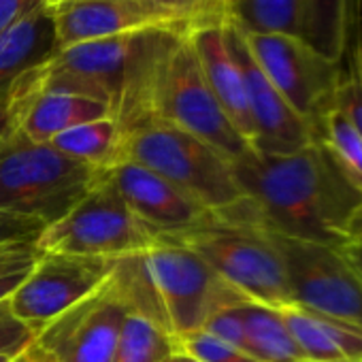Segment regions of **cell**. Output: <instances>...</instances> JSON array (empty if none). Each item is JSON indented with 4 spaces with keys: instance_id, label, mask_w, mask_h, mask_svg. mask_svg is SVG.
I'll list each match as a JSON object with an SVG mask.
<instances>
[{
    "instance_id": "cell-1",
    "label": "cell",
    "mask_w": 362,
    "mask_h": 362,
    "mask_svg": "<svg viewBox=\"0 0 362 362\" xmlns=\"http://www.w3.org/2000/svg\"><path fill=\"white\" fill-rule=\"evenodd\" d=\"M233 175L260 224L279 237L345 247L362 226V188L317 139L286 156L252 149L233 160Z\"/></svg>"
},
{
    "instance_id": "cell-2",
    "label": "cell",
    "mask_w": 362,
    "mask_h": 362,
    "mask_svg": "<svg viewBox=\"0 0 362 362\" xmlns=\"http://www.w3.org/2000/svg\"><path fill=\"white\" fill-rule=\"evenodd\" d=\"M177 35L136 33L58 49L16 83L30 92H60L107 105L117 122L136 109L147 79Z\"/></svg>"
},
{
    "instance_id": "cell-3",
    "label": "cell",
    "mask_w": 362,
    "mask_h": 362,
    "mask_svg": "<svg viewBox=\"0 0 362 362\" xmlns=\"http://www.w3.org/2000/svg\"><path fill=\"white\" fill-rule=\"evenodd\" d=\"M170 239L199 254L228 286L243 296L284 307L292 305L281 250L267 230L250 199L209 211L194 228Z\"/></svg>"
},
{
    "instance_id": "cell-4",
    "label": "cell",
    "mask_w": 362,
    "mask_h": 362,
    "mask_svg": "<svg viewBox=\"0 0 362 362\" xmlns=\"http://www.w3.org/2000/svg\"><path fill=\"white\" fill-rule=\"evenodd\" d=\"M164 119L216 147L230 162L252 151L214 96L190 37H177L158 58L134 113L119 126Z\"/></svg>"
},
{
    "instance_id": "cell-5",
    "label": "cell",
    "mask_w": 362,
    "mask_h": 362,
    "mask_svg": "<svg viewBox=\"0 0 362 362\" xmlns=\"http://www.w3.org/2000/svg\"><path fill=\"white\" fill-rule=\"evenodd\" d=\"M105 170L79 164L49 143L13 132L0 143V214L49 226L64 218Z\"/></svg>"
},
{
    "instance_id": "cell-6",
    "label": "cell",
    "mask_w": 362,
    "mask_h": 362,
    "mask_svg": "<svg viewBox=\"0 0 362 362\" xmlns=\"http://www.w3.org/2000/svg\"><path fill=\"white\" fill-rule=\"evenodd\" d=\"M122 160L158 173L209 211L243 197L224 153L164 119L147 117L122 128Z\"/></svg>"
},
{
    "instance_id": "cell-7",
    "label": "cell",
    "mask_w": 362,
    "mask_h": 362,
    "mask_svg": "<svg viewBox=\"0 0 362 362\" xmlns=\"http://www.w3.org/2000/svg\"><path fill=\"white\" fill-rule=\"evenodd\" d=\"M156 237L132 216L107 175L58 222L45 226L35 247L39 254L122 258L145 252Z\"/></svg>"
},
{
    "instance_id": "cell-8",
    "label": "cell",
    "mask_w": 362,
    "mask_h": 362,
    "mask_svg": "<svg viewBox=\"0 0 362 362\" xmlns=\"http://www.w3.org/2000/svg\"><path fill=\"white\" fill-rule=\"evenodd\" d=\"M275 239L284 256L292 305L362 328V273L347 252L279 235Z\"/></svg>"
},
{
    "instance_id": "cell-9",
    "label": "cell",
    "mask_w": 362,
    "mask_h": 362,
    "mask_svg": "<svg viewBox=\"0 0 362 362\" xmlns=\"http://www.w3.org/2000/svg\"><path fill=\"white\" fill-rule=\"evenodd\" d=\"M147 260L175 339L201 330L214 311L247 298L228 286L199 254L170 237H158L147 250Z\"/></svg>"
},
{
    "instance_id": "cell-10",
    "label": "cell",
    "mask_w": 362,
    "mask_h": 362,
    "mask_svg": "<svg viewBox=\"0 0 362 362\" xmlns=\"http://www.w3.org/2000/svg\"><path fill=\"white\" fill-rule=\"evenodd\" d=\"M241 28V26H239ZM243 33L247 49L288 105L311 126L332 107L341 69L294 35Z\"/></svg>"
},
{
    "instance_id": "cell-11",
    "label": "cell",
    "mask_w": 362,
    "mask_h": 362,
    "mask_svg": "<svg viewBox=\"0 0 362 362\" xmlns=\"http://www.w3.org/2000/svg\"><path fill=\"white\" fill-rule=\"evenodd\" d=\"M58 49L136 33L192 37L201 26L149 0H45Z\"/></svg>"
},
{
    "instance_id": "cell-12",
    "label": "cell",
    "mask_w": 362,
    "mask_h": 362,
    "mask_svg": "<svg viewBox=\"0 0 362 362\" xmlns=\"http://www.w3.org/2000/svg\"><path fill=\"white\" fill-rule=\"evenodd\" d=\"M113 267L115 258L39 254L24 281L11 294L9 307L24 324L39 332L64 311L98 292L111 277Z\"/></svg>"
},
{
    "instance_id": "cell-13",
    "label": "cell",
    "mask_w": 362,
    "mask_h": 362,
    "mask_svg": "<svg viewBox=\"0 0 362 362\" xmlns=\"http://www.w3.org/2000/svg\"><path fill=\"white\" fill-rule=\"evenodd\" d=\"M128 315L126 305L105 284L41 328L33 349L47 362H111Z\"/></svg>"
},
{
    "instance_id": "cell-14",
    "label": "cell",
    "mask_w": 362,
    "mask_h": 362,
    "mask_svg": "<svg viewBox=\"0 0 362 362\" xmlns=\"http://www.w3.org/2000/svg\"><path fill=\"white\" fill-rule=\"evenodd\" d=\"M224 37L245 81L254 122V151L260 156H286L309 145L313 141V128L288 105L260 71L235 20L224 24Z\"/></svg>"
},
{
    "instance_id": "cell-15",
    "label": "cell",
    "mask_w": 362,
    "mask_h": 362,
    "mask_svg": "<svg viewBox=\"0 0 362 362\" xmlns=\"http://www.w3.org/2000/svg\"><path fill=\"white\" fill-rule=\"evenodd\" d=\"M105 175L132 216L156 239L186 233L209 214L190 194L136 162L119 160Z\"/></svg>"
},
{
    "instance_id": "cell-16",
    "label": "cell",
    "mask_w": 362,
    "mask_h": 362,
    "mask_svg": "<svg viewBox=\"0 0 362 362\" xmlns=\"http://www.w3.org/2000/svg\"><path fill=\"white\" fill-rule=\"evenodd\" d=\"M13 128L35 143H52L58 134L103 117H115L113 111L92 98L60 94V92H30L11 86Z\"/></svg>"
},
{
    "instance_id": "cell-17",
    "label": "cell",
    "mask_w": 362,
    "mask_h": 362,
    "mask_svg": "<svg viewBox=\"0 0 362 362\" xmlns=\"http://www.w3.org/2000/svg\"><path fill=\"white\" fill-rule=\"evenodd\" d=\"M194 52L199 56L203 75L218 98L220 107L233 122V126L239 130V134L254 145V122L250 113L245 81L241 75V69L226 43L224 26L205 28L190 37ZM254 149V147H252Z\"/></svg>"
},
{
    "instance_id": "cell-18",
    "label": "cell",
    "mask_w": 362,
    "mask_h": 362,
    "mask_svg": "<svg viewBox=\"0 0 362 362\" xmlns=\"http://www.w3.org/2000/svg\"><path fill=\"white\" fill-rule=\"evenodd\" d=\"M58 52L56 30L45 3L0 33V94L22 75L47 62Z\"/></svg>"
},
{
    "instance_id": "cell-19",
    "label": "cell",
    "mask_w": 362,
    "mask_h": 362,
    "mask_svg": "<svg viewBox=\"0 0 362 362\" xmlns=\"http://www.w3.org/2000/svg\"><path fill=\"white\" fill-rule=\"evenodd\" d=\"M245 326V349L260 362H307L290 334L279 307L252 298L239 303Z\"/></svg>"
},
{
    "instance_id": "cell-20",
    "label": "cell",
    "mask_w": 362,
    "mask_h": 362,
    "mask_svg": "<svg viewBox=\"0 0 362 362\" xmlns=\"http://www.w3.org/2000/svg\"><path fill=\"white\" fill-rule=\"evenodd\" d=\"M107 284L132 315L145 317L156 326L168 330L160 290L147 260V250L115 258V267Z\"/></svg>"
},
{
    "instance_id": "cell-21",
    "label": "cell",
    "mask_w": 362,
    "mask_h": 362,
    "mask_svg": "<svg viewBox=\"0 0 362 362\" xmlns=\"http://www.w3.org/2000/svg\"><path fill=\"white\" fill-rule=\"evenodd\" d=\"M351 20L354 0H303L300 39L339 64L347 47Z\"/></svg>"
},
{
    "instance_id": "cell-22",
    "label": "cell",
    "mask_w": 362,
    "mask_h": 362,
    "mask_svg": "<svg viewBox=\"0 0 362 362\" xmlns=\"http://www.w3.org/2000/svg\"><path fill=\"white\" fill-rule=\"evenodd\" d=\"M49 145L79 164L109 170L122 160V126L115 117H103L58 134Z\"/></svg>"
},
{
    "instance_id": "cell-23",
    "label": "cell",
    "mask_w": 362,
    "mask_h": 362,
    "mask_svg": "<svg viewBox=\"0 0 362 362\" xmlns=\"http://www.w3.org/2000/svg\"><path fill=\"white\" fill-rule=\"evenodd\" d=\"M233 20L245 33L300 37L303 0H235Z\"/></svg>"
},
{
    "instance_id": "cell-24",
    "label": "cell",
    "mask_w": 362,
    "mask_h": 362,
    "mask_svg": "<svg viewBox=\"0 0 362 362\" xmlns=\"http://www.w3.org/2000/svg\"><path fill=\"white\" fill-rule=\"evenodd\" d=\"M179 351V341L153 322L128 315L111 362H164L168 356Z\"/></svg>"
},
{
    "instance_id": "cell-25",
    "label": "cell",
    "mask_w": 362,
    "mask_h": 362,
    "mask_svg": "<svg viewBox=\"0 0 362 362\" xmlns=\"http://www.w3.org/2000/svg\"><path fill=\"white\" fill-rule=\"evenodd\" d=\"M279 311L307 362H347L345 354L332 339L324 315L298 305H284Z\"/></svg>"
},
{
    "instance_id": "cell-26",
    "label": "cell",
    "mask_w": 362,
    "mask_h": 362,
    "mask_svg": "<svg viewBox=\"0 0 362 362\" xmlns=\"http://www.w3.org/2000/svg\"><path fill=\"white\" fill-rule=\"evenodd\" d=\"M313 139L334 156L345 173L362 188V136L334 105L315 124Z\"/></svg>"
},
{
    "instance_id": "cell-27",
    "label": "cell",
    "mask_w": 362,
    "mask_h": 362,
    "mask_svg": "<svg viewBox=\"0 0 362 362\" xmlns=\"http://www.w3.org/2000/svg\"><path fill=\"white\" fill-rule=\"evenodd\" d=\"M149 3L197 22L201 30L228 24L235 7V0H149Z\"/></svg>"
},
{
    "instance_id": "cell-28",
    "label": "cell",
    "mask_w": 362,
    "mask_h": 362,
    "mask_svg": "<svg viewBox=\"0 0 362 362\" xmlns=\"http://www.w3.org/2000/svg\"><path fill=\"white\" fill-rule=\"evenodd\" d=\"M177 341H179L181 351L190 354L192 358H197L201 362H260L245 349L228 345V343L207 334L205 330H197V332L186 334Z\"/></svg>"
},
{
    "instance_id": "cell-29",
    "label": "cell",
    "mask_w": 362,
    "mask_h": 362,
    "mask_svg": "<svg viewBox=\"0 0 362 362\" xmlns=\"http://www.w3.org/2000/svg\"><path fill=\"white\" fill-rule=\"evenodd\" d=\"M332 105L354 124V128L362 136V62L356 54L349 71L341 75Z\"/></svg>"
},
{
    "instance_id": "cell-30",
    "label": "cell",
    "mask_w": 362,
    "mask_h": 362,
    "mask_svg": "<svg viewBox=\"0 0 362 362\" xmlns=\"http://www.w3.org/2000/svg\"><path fill=\"white\" fill-rule=\"evenodd\" d=\"M37 332L24 324L9 307V300L0 303V358H16L35 343Z\"/></svg>"
},
{
    "instance_id": "cell-31",
    "label": "cell",
    "mask_w": 362,
    "mask_h": 362,
    "mask_svg": "<svg viewBox=\"0 0 362 362\" xmlns=\"http://www.w3.org/2000/svg\"><path fill=\"white\" fill-rule=\"evenodd\" d=\"M239 303L226 305V307L214 311L207 317V322L203 324L201 330H205L207 334H211V337H216V339H220V341H224L228 345L245 349V326H243V317H241V311H239Z\"/></svg>"
},
{
    "instance_id": "cell-32",
    "label": "cell",
    "mask_w": 362,
    "mask_h": 362,
    "mask_svg": "<svg viewBox=\"0 0 362 362\" xmlns=\"http://www.w3.org/2000/svg\"><path fill=\"white\" fill-rule=\"evenodd\" d=\"M43 230L45 226L37 220L0 214V247L20 245V243H37Z\"/></svg>"
},
{
    "instance_id": "cell-33",
    "label": "cell",
    "mask_w": 362,
    "mask_h": 362,
    "mask_svg": "<svg viewBox=\"0 0 362 362\" xmlns=\"http://www.w3.org/2000/svg\"><path fill=\"white\" fill-rule=\"evenodd\" d=\"M45 0H0V33L33 13Z\"/></svg>"
},
{
    "instance_id": "cell-34",
    "label": "cell",
    "mask_w": 362,
    "mask_h": 362,
    "mask_svg": "<svg viewBox=\"0 0 362 362\" xmlns=\"http://www.w3.org/2000/svg\"><path fill=\"white\" fill-rule=\"evenodd\" d=\"M39 256L35 243H20V245H5L0 247V271H7L11 267L30 262Z\"/></svg>"
},
{
    "instance_id": "cell-35",
    "label": "cell",
    "mask_w": 362,
    "mask_h": 362,
    "mask_svg": "<svg viewBox=\"0 0 362 362\" xmlns=\"http://www.w3.org/2000/svg\"><path fill=\"white\" fill-rule=\"evenodd\" d=\"M39 258V256H37ZM35 258V260H37ZM35 260L30 262H24V264H18V267H11L7 271H0V303H5L11 298V294L18 290V286L24 281V277L28 275V271L33 269Z\"/></svg>"
},
{
    "instance_id": "cell-36",
    "label": "cell",
    "mask_w": 362,
    "mask_h": 362,
    "mask_svg": "<svg viewBox=\"0 0 362 362\" xmlns=\"http://www.w3.org/2000/svg\"><path fill=\"white\" fill-rule=\"evenodd\" d=\"M13 132V111H11V88L0 94V143Z\"/></svg>"
},
{
    "instance_id": "cell-37",
    "label": "cell",
    "mask_w": 362,
    "mask_h": 362,
    "mask_svg": "<svg viewBox=\"0 0 362 362\" xmlns=\"http://www.w3.org/2000/svg\"><path fill=\"white\" fill-rule=\"evenodd\" d=\"M343 250L347 252V256L354 260V264H356V267H358V271L362 273V247H360V245H356V243H347Z\"/></svg>"
},
{
    "instance_id": "cell-38",
    "label": "cell",
    "mask_w": 362,
    "mask_h": 362,
    "mask_svg": "<svg viewBox=\"0 0 362 362\" xmlns=\"http://www.w3.org/2000/svg\"><path fill=\"white\" fill-rule=\"evenodd\" d=\"M13 362H47L45 358H41L35 349H33V345L24 351V354H20Z\"/></svg>"
},
{
    "instance_id": "cell-39",
    "label": "cell",
    "mask_w": 362,
    "mask_h": 362,
    "mask_svg": "<svg viewBox=\"0 0 362 362\" xmlns=\"http://www.w3.org/2000/svg\"><path fill=\"white\" fill-rule=\"evenodd\" d=\"M179 356H181V362H201V360L192 358L190 354H186V351H181V349H179Z\"/></svg>"
},
{
    "instance_id": "cell-40",
    "label": "cell",
    "mask_w": 362,
    "mask_h": 362,
    "mask_svg": "<svg viewBox=\"0 0 362 362\" xmlns=\"http://www.w3.org/2000/svg\"><path fill=\"white\" fill-rule=\"evenodd\" d=\"M358 58H360V62H362V33H360V39H358V45H356V52H354Z\"/></svg>"
},
{
    "instance_id": "cell-41",
    "label": "cell",
    "mask_w": 362,
    "mask_h": 362,
    "mask_svg": "<svg viewBox=\"0 0 362 362\" xmlns=\"http://www.w3.org/2000/svg\"><path fill=\"white\" fill-rule=\"evenodd\" d=\"M164 362H181V356H179V351H175L173 356H168Z\"/></svg>"
},
{
    "instance_id": "cell-42",
    "label": "cell",
    "mask_w": 362,
    "mask_h": 362,
    "mask_svg": "<svg viewBox=\"0 0 362 362\" xmlns=\"http://www.w3.org/2000/svg\"><path fill=\"white\" fill-rule=\"evenodd\" d=\"M354 243L362 247V226H360V230H358V235H356V239H354Z\"/></svg>"
},
{
    "instance_id": "cell-43",
    "label": "cell",
    "mask_w": 362,
    "mask_h": 362,
    "mask_svg": "<svg viewBox=\"0 0 362 362\" xmlns=\"http://www.w3.org/2000/svg\"><path fill=\"white\" fill-rule=\"evenodd\" d=\"M16 358H18V356H16ZM16 358H0V362H13Z\"/></svg>"
},
{
    "instance_id": "cell-44",
    "label": "cell",
    "mask_w": 362,
    "mask_h": 362,
    "mask_svg": "<svg viewBox=\"0 0 362 362\" xmlns=\"http://www.w3.org/2000/svg\"><path fill=\"white\" fill-rule=\"evenodd\" d=\"M360 362H362V360H360Z\"/></svg>"
}]
</instances>
